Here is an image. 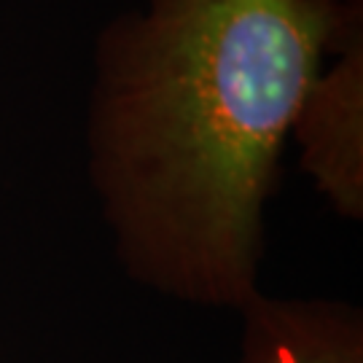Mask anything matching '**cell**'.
<instances>
[{"label": "cell", "instance_id": "2", "mask_svg": "<svg viewBox=\"0 0 363 363\" xmlns=\"http://www.w3.org/2000/svg\"><path fill=\"white\" fill-rule=\"evenodd\" d=\"M298 167L339 218L363 220V19L350 25L298 103Z\"/></svg>", "mask_w": 363, "mask_h": 363}, {"label": "cell", "instance_id": "4", "mask_svg": "<svg viewBox=\"0 0 363 363\" xmlns=\"http://www.w3.org/2000/svg\"><path fill=\"white\" fill-rule=\"evenodd\" d=\"M315 3H320V6L331 9V11H339V13H361L363 11V0H315Z\"/></svg>", "mask_w": 363, "mask_h": 363}, {"label": "cell", "instance_id": "1", "mask_svg": "<svg viewBox=\"0 0 363 363\" xmlns=\"http://www.w3.org/2000/svg\"><path fill=\"white\" fill-rule=\"evenodd\" d=\"M361 19L315 0H140L97 33L86 178L135 286L229 312L261 294L298 103Z\"/></svg>", "mask_w": 363, "mask_h": 363}, {"label": "cell", "instance_id": "3", "mask_svg": "<svg viewBox=\"0 0 363 363\" xmlns=\"http://www.w3.org/2000/svg\"><path fill=\"white\" fill-rule=\"evenodd\" d=\"M237 315V363H363V312L355 304L261 291Z\"/></svg>", "mask_w": 363, "mask_h": 363}]
</instances>
